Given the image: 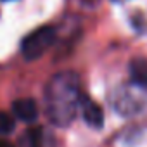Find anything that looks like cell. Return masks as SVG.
Instances as JSON below:
<instances>
[{
  "mask_svg": "<svg viewBox=\"0 0 147 147\" xmlns=\"http://www.w3.org/2000/svg\"><path fill=\"white\" fill-rule=\"evenodd\" d=\"M80 76L73 71H61L54 75L45 87V111L52 125L69 126L75 121L82 102Z\"/></svg>",
  "mask_w": 147,
  "mask_h": 147,
  "instance_id": "6da1fadb",
  "label": "cell"
},
{
  "mask_svg": "<svg viewBox=\"0 0 147 147\" xmlns=\"http://www.w3.org/2000/svg\"><path fill=\"white\" fill-rule=\"evenodd\" d=\"M145 90L138 88L137 85H121L111 95V106L123 116H133L145 107L147 97L144 95Z\"/></svg>",
  "mask_w": 147,
  "mask_h": 147,
  "instance_id": "7a4b0ae2",
  "label": "cell"
},
{
  "mask_svg": "<svg viewBox=\"0 0 147 147\" xmlns=\"http://www.w3.org/2000/svg\"><path fill=\"white\" fill-rule=\"evenodd\" d=\"M57 31L54 26H40L28 33L21 42V54L26 61H35L42 57L55 42Z\"/></svg>",
  "mask_w": 147,
  "mask_h": 147,
  "instance_id": "3957f363",
  "label": "cell"
},
{
  "mask_svg": "<svg viewBox=\"0 0 147 147\" xmlns=\"http://www.w3.org/2000/svg\"><path fill=\"white\" fill-rule=\"evenodd\" d=\"M80 111H82V116H83V119H85V123L88 126H92L95 130L102 128V125H104V111L97 102H94L87 95H82Z\"/></svg>",
  "mask_w": 147,
  "mask_h": 147,
  "instance_id": "277c9868",
  "label": "cell"
},
{
  "mask_svg": "<svg viewBox=\"0 0 147 147\" xmlns=\"http://www.w3.org/2000/svg\"><path fill=\"white\" fill-rule=\"evenodd\" d=\"M12 114L24 123H33L38 118V106L33 99H18L12 102Z\"/></svg>",
  "mask_w": 147,
  "mask_h": 147,
  "instance_id": "5b68a950",
  "label": "cell"
},
{
  "mask_svg": "<svg viewBox=\"0 0 147 147\" xmlns=\"http://www.w3.org/2000/svg\"><path fill=\"white\" fill-rule=\"evenodd\" d=\"M128 71H130V82L147 92V59L145 57L131 59Z\"/></svg>",
  "mask_w": 147,
  "mask_h": 147,
  "instance_id": "8992f818",
  "label": "cell"
},
{
  "mask_svg": "<svg viewBox=\"0 0 147 147\" xmlns=\"http://www.w3.org/2000/svg\"><path fill=\"white\" fill-rule=\"evenodd\" d=\"M19 147H42V130L30 128L21 135Z\"/></svg>",
  "mask_w": 147,
  "mask_h": 147,
  "instance_id": "52a82bcc",
  "label": "cell"
},
{
  "mask_svg": "<svg viewBox=\"0 0 147 147\" xmlns=\"http://www.w3.org/2000/svg\"><path fill=\"white\" fill-rule=\"evenodd\" d=\"M14 130V118L9 113L0 111V135H7Z\"/></svg>",
  "mask_w": 147,
  "mask_h": 147,
  "instance_id": "ba28073f",
  "label": "cell"
},
{
  "mask_svg": "<svg viewBox=\"0 0 147 147\" xmlns=\"http://www.w3.org/2000/svg\"><path fill=\"white\" fill-rule=\"evenodd\" d=\"M0 147H16L14 144H11L9 140H4V138H0Z\"/></svg>",
  "mask_w": 147,
  "mask_h": 147,
  "instance_id": "9c48e42d",
  "label": "cell"
},
{
  "mask_svg": "<svg viewBox=\"0 0 147 147\" xmlns=\"http://www.w3.org/2000/svg\"><path fill=\"white\" fill-rule=\"evenodd\" d=\"M116 2H123V0H116Z\"/></svg>",
  "mask_w": 147,
  "mask_h": 147,
  "instance_id": "30bf717a",
  "label": "cell"
}]
</instances>
